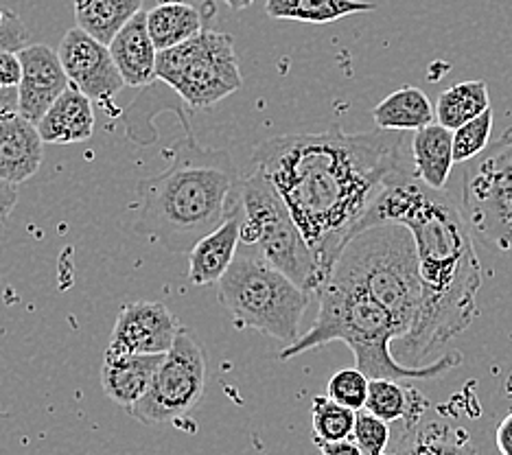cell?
<instances>
[{
    "mask_svg": "<svg viewBox=\"0 0 512 455\" xmlns=\"http://www.w3.org/2000/svg\"><path fill=\"white\" fill-rule=\"evenodd\" d=\"M143 0H75L77 27L108 44L141 9Z\"/></svg>",
    "mask_w": 512,
    "mask_h": 455,
    "instance_id": "obj_25",
    "label": "cell"
},
{
    "mask_svg": "<svg viewBox=\"0 0 512 455\" xmlns=\"http://www.w3.org/2000/svg\"><path fill=\"white\" fill-rule=\"evenodd\" d=\"M241 202L230 217L189 252V280L195 287L219 283L237 259L241 243Z\"/></svg>",
    "mask_w": 512,
    "mask_h": 455,
    "instance_id": "obj_15",
    "label": "cell"
},
{
    "mask_svg": "<svg viewBox=\"0 0 512 455\" xmlns=\"http://www.w3.org/2000/svg\"><path fill=\"white\" fill-rule=\"evenodd\" d=\"M206 390V355L191 331L180 329L162 359L149 392L130 414L145 425H165L189 416Z\"/></svg>",
    "mask_w": 512,
    "mask_h": 455,
    "instance_id": "obj_10",
    "label": "cell"
},
{
    "mask_svg": "<svg viewBox=\"0 0 512 455\" xmlns=\"http://www.w3.org/2000/svg\"><path fill=\"white\" fill-rule=\"evenodd\" d=\"M429 401L412 385L394 379H370L364 410L386 423L414 425L423 420Z\"/></svg>",
    "mask_w": 512,
    "mask_h": 455,
    "instance_id": "obj_21",
    "label": "cell"
},
{
    "mask_svg": "<svg viewBox=\"0 0 512 455\" xmlns=\"http://www.w3.org/2000/svg\"><path fill=\"white\" fill-rule=\"evenodd\" d=\"M353 440L366 455H386L390 445V423L366 410H359Z\"/></svg>",
    "mask_w": 512,
    "mask_h": 455,
    "instance_id": "obj_30",
    "label": "cell"
},
{
    "mask_svg": "<svg viewBox=\"0 0 512 455\" xmlns=\"http://www.w3.org/2000/svg\"><path fill=\"white\" fill-rule=\"evenodd\" d=\"M29 31L16 11L0 7V51L20 53L29 46Z\"/></svg>",
    "mask_w": 512,
    "mask_h": 455,
    "instance_id": "obj_31",
    "label": "cell"
},
{
    "mask_svg": "<svg viewBox=\"0 0 512 455\" xmlns=\"http://www.w3.org/2000/svg\"><path fill=\"white\" fill-rule=\"evenodd\" d=\"M327 280L366 291L392 315L401 337L410 333L421 309L423 280L416 239L407 226L386 221L359 230L344 243Z\"/></svg>",
    "mask_w": 512,
    "mask_h": 455,
    "instance_id": "obj_5",
    "label": "cell"
},
{
    "mask_svg": "<svg viewBox=\"0 0 512 455\" xmlns=\"http://www.w3.org/2000/svg\"><path fill=\"white\" fill-rule=\"evenodd\" d=\"M18 112V88H0V116Z\"/></svg>",
    "mask_w": 512,
    "mask_h": 455,
    "instance_id": "obj_36",
    "label": "cell"
},
{
    "mask_svg": "<svg viewBox=\"0 0 512 455\" xmlns=\"http://www.w3.org/2000/svg\"><path fill=\"white\" fill-rule=\"evenodd\" d=\"M370 379L359 368H344L329 379L327 396L331 401L359 412L366 407Z\"/></svg>",
    "mask_w": 512,
    "mask_h": 455,
    "instance_id": "obj_29",
    "label": "cell"
},
{
    "mask_svg": "<svg viewBox=\"0 0 512 455\" xmlns=\"http://www.w3.org/2000/svg\"><path fill=\"white\" fill-rule=\"evenodd\" d=\"M377 7L366 0H265L267 16L274 20L327 25L346 16L368 14Z\"/></svg>",
    "mask_w": 512,
    "mask_h": 455,
    "instance_id": "obj_24",
    "label": "cell"
},
{
    "mask_svg": "<svg viewBox=\"0 0 512 455\" xmlns=\"http://www.w3.org/2000/svg\"><path fill=\"white\" fill-rule=\"evenodd\" d=\"M252 162L283 197L324 283L383 189L414 171L412 138L379 127L276 136L254 149Z\"/></svg>",
    "mask_w": 512,
    "mask_h": 455,
    "instance_id": "obj_1",
    "label": "cell"
},
{
    "mask_svg": "<svg viewBox=\"0 0 512 455\" xmlns=\"http://www.w3.org/2000/svg\"><path fill=\"white\" fill-rule=\"evenodd\" d=\"M493 132V108L486 110L477 119L464 123L453 132V158L456 162H467L482 154L491 145Z\"/></svg>",
    "mask_w": 512,
    "mask_h": 455,
    "instance_id": "obj_28",
    "label": "cell"
},
{
    "mask_svg": "<svg viewBox=\"0 0 512 455\" xmlns=\"http://www.w3.org/2000/svg\"><path fill=\"white\" fill-rule=\"evenodd\" d=\"M16 204H18V186L0 180V226H3L7 217L14 213Z\"/></svg>",
    "mask_w": 512,
    "mask_h": 455,
    "instance_id": "obj_33",
    "label": "cell"
},
{
    "mask_svg": "<svg viewBox=\"0 0 512 455\" xmlns=\"http://www.w3.org/2000/svg\"><path fill=\"white\" fill-rule=\"evenodd\" d=\"M147 29L158 53L193 40L204 31L202 14L182 0H165L147 11Z\"/></svg>",
    "mask_w": 512,
    "mask_h": 455,
    "instance_id": "obj_23",
    "label": "cell"
},
{
    "mask_svg": "<svg viewBox=\"0 0 512 455\" xmlns=\"http://www.w3.org/2000/svg\"><path fill=\"white\" fill-rule=\"evenodd\" d=\"M386 221L407 226L416 239L423 300L410 333L392 344V353L405 366L418 368L425 357L467 331L477 318L482 265L460 210L445 193L418 180L414 171L403 173L383 189L357 232Z\"/></svg>",
    "mask_w": 512,
    "mask_h": 455,
    "instance_id": "obj_2",
    "label": "cell"
},
{
    "mask_svg": "<svg viewBox=\"0 0 512 455\" xmlns=\"http://www.w3.org/2000/svg\"><path fill=\"white\" fill-rule=\"evenodd\" d=\"M460 213L473 239L491 250H512V127L464 171Z\"/></svg>",
    "mask_w": 512,
    "mask_h": 455,
    "instance_id": "obj_9",
    "label": "cell"
},
{
    "mask_svg": "<svg viewBox=\"0 0 512 455\" xmlns=\"http://www.w3.org/2000/svg\"><path fill=\"white\" fill-rule=\"evenodd\" d=\"M217 285V298L235 329L259 331L285 346L300 337V322L311 294L267 265L256 252H239Z\"/></svg>",
    "mask_w": 512,
    "mask_h": 455,
    "instance_id": "obj_6",
    "label": "cell"
},
{
    "mask_svg": "<svg viewBox=\"0 0 512 455\" xmlns=\"http://www.w3.org/2000/svg\"><path fill=\"white\" fill-rule=\"evenodd\" d=\"M180 329L176 315L162 302H130L114 322L106 355H167Z\"/></svg>",
    "mask_w": 512,
    "mask_h": 455,
    "instance_id": "obj_12",
    "label": "cell"
},
{
    "mask_svg": "<svg viewBox=\"0 0 512 455\" xmlns=\"http://www.w3.org/2000/svg\"><path fill=\"white\" fill-rule=\"evenodd\" d=\"M110 53L127 86L143 88L156 79L158 49L149 35L145 11H138V14L116 33V38L110 42Z\"/></svg>",
    "mask_w": 512,
    "mask_h": 455,
    "instance_id": "obj_16",
    "label": "cell"
},
{
    "mask_svg": "<svg viewBox=\"0 0 512 455\" xmlns=\"http://www.w3.org/2000/svg\"><path fill=\"white\" fill-rule=\"evenodd\" d=\"M318 318L307 333L294 344L285 346L278 359L287 361L307 350H316L329 342H344L353 350L357 366L368 379H436L456 368L462 355L451 350L429 366L410 368L394 357L392 344L399 340V329L392 315L366 291L327 280L318 289Z\"/></svg>",
    "mask_w": 512,
    "mask_h": 455,
    "instance_id": "obj_4",
    "label": "cell"
},
{
    "mask_svg": "<svg viewBox=\"0 0 512 455\" xmlns=\"http://www.w3.org/2000/svg\"><path fill=\"white\" fill-rule=\"evenodd\" d=\"M322 455H366L353 438L340 442H316Z\"/></svg>",
    "mask_w": 512,
    "mask_h": 455,
    "instance_id": "obj_34",
    "label": "cell"
},
{
    "mask_svg": "<svg viewBox=\"0 0 512 455\" xmlns=\"http://www.w3.org/2000/svg\"><path fill=\"white\" fill-rule=\"evenodd\" d=\"M237 191L243 213L241 243L316 296L324 283L318 261L274 184L254 169L248 178L239 180Z\"/></svg>",
    "mask_w": 512,
    "mask_h": 455,
    "instance_id": "obj_7",
    "label": "cell"
},
{
    "mask_svg": "<svg viewBox=\"0 0 512 455\" xmlns=\"http://www.w3.org/2000/svg\"><path fill=\"white\" fill-rule=\"evenodd\" d=\"M38 130L44 143L51 145L84 143V140L95 134L92 101L75 86H68L60 99L51 105L49 112L42 116Z\"/></svg>",
    "mask_w": 512,
    "mask_h": 455,
    "instance_id": "obj_18",
    "label": "cell"
},
{
    "mask_svg": "<svg viewBox=\"0 0 512 455\" xmlns=\"http://www.w3.org/2000/svg\"><path fill=\"white\" fill-rule=\"evenodd\" d=\"M239 180L228 151L202 147L189 134L165 171L138 184L134 228L169 252L189 254L239 206Z\"/></svg>",
    "mask_w": 512,
    "mask_h": 455,
    "instance_id": "obj_3",
    "label": "cell"
},
{
    "mask_svg": "<svg viewBox=\"0 0 512 455\" xmlns=\"http://www.w3.org/2000/svg\"><path fill=\"white\" fill-rule=\"evenodd\" d=\"M165 355H116L101 366V385L110 399L132 410L149 392Z\"/></svg>",
    "mask_w": 512,
    "mask_h": 455,
    "instance_id": "obj_17",
    "label": "cell"
},
{
    "mask_svg": "<svg viewBox=\"0 0 512 455\" xmlns=\"http://www.w3.org/2000/svg\"><path fill=\"white\" fill-rule=\"evenodd\" d=\"M379 130L390 132H418L423 127L432 125L436 119V108L427 99L423 90L414 86H403L390 97L383 99L372 110Z\"/></svg>",
    "mask_w": 512,
    "mask_h": 455,
    "instance_id": "obj_22",
    "label": "cell"
},
{
    "mask_svg": "<svg viewBox=\"0 0 512 455\" xmlns=\"http://www.w3.org/2000/svg\"><path fill=\"white\" fill-rule=\"evenodd\" d=\"M156 79L178 92L193 110H208L243 86L235 42L228 33L204 29L193 40L160 51Z\"/></svg>",
    "mask_w": 512,
    "mask_h": 455,
    "instance_id": "obj_8",
    "label": "cell"
},
{
    "mask_svg": "<svg viewBox=\"0 0 512 455\" xmlns=\"http://www.w3.org/2000/svg\"><path fill=\"white\" fill-rule=\"evenodd\" d=\"M412 162L414 175L429 189L442 191L449 180L453 162V132L432 123L412 136Z\"/></svg>",
    "mask_w": 512,
    "mask_h": 455,
    "instance_id": "obj_19",
    "label": "cell"
},
{
    "mask_svg": "<svg viewBox=\"0 0 512 455\" xmlns=\"http://www.w3.org/2000/svg\"><path fill=\"white\" fill-rule=\"evenodd\" d=\"M22 79L20 55L14 51H0V88H18Z\"/></svg>",
    "mask_w": 512,
    "mask_h": 455,
    "instance_id": "obj_32",
    "label": "cell"
},
{
    "mask_svg": "<svg viewBox=\"0 0 512 455\" xmlns=\"http://www.w3.org/2000/svg\"><path fill=\"white\" fill-rule=\"evenodd\" d=\"M226 3L232 7V9H246V7H250L254 0H226Z\"/></svg>",
    "mask_w": 512,
    "mask_h": 455,
    "instance_id": "obj_37",
    "label": "cell"
},
{
    "mask_svg": "<svg viewBox=\"0 0 512 455\" xmlns=\"http://www.w3.org/2000/svg\"><path fill=\"white\" fill-rule=\"evenodd\" d=\"M386 455H475L467 431L453 429L442 420L403 423L399 445Z\"/></svg>",
    "mask_w": 512,
    "mask_h": 455,
    "instance_id": "obj_20",
    "label": "cell"
},
{
    "mask_svg": "<svg viewBox=\"0 0 512 455\" xmlns=\"http://www.w3.org/2000/svg\"><path fill=\"white\" fill-rule=\"evenodd\" d=\"M44 140L36 123L18 112L0 116V180L22 184L38 173Z\"/></svg>",
    "mask_w": 512,
    "mask_h": 455,
    "instance_id": "obj_14",
    "label": "cell"
},
{
    "mask_svg": "<svg viewBox=\"0 0 512 455\" xmlns=\"http://www.w3.org/2000/svg\"><path fill=\"white\" fill-rule=\"evenodd\" d=\"M495 445L502 455H512V412L499 423L495 434Z\"/></svg>",
    "mask_w": 512,
    "mask_h": 455,
    "instance_id": "obj_35",
    "label": "cell"
},
{
    "mask_svg": "<svg viewBox=\"0 0 512 455\" xmlns=\"http://www.w3.org/2000/svg\"><path fill=\"white\" fill-rule=\"evenodd\" d=\"M57 53H60L71 86L84 92L90 101L106 105L110 112H114V97L127 84L116 68L110 46L75 27L66 31Z\"/></svg>",
    "mask_w": 512,
    "mask_h": 455,
    "instance_id": "obj_11",
    "label": "cell"
},
{
    "mask_svg": "<svg viewBox=\"0 0 512 455\" xmlns=\"http://www.w3.org/2000/svg\"><path fill=\"white\" fill-rule=\"evenodd\" d=\"M486 110H491V97L484 81H462L438 97L436 119L442 127L456 132L458 127L482 116Z\"/></svg>",
    "mask_w": 512,
    "mask_h": 455,
    "instance_id": "obj_26",
    "label": "cell"
},
{
    "mask_svg": "<svg viewBox=\"0 0 512 455\" xmlns=\"http://www.w3.org/2000/svg\"><path fill=\"white\" fill-rule=\"evenodd\" d=\"M313 440L316 442H340L353 438L357 412L351 407L331 401L329 396H316L311 403Z\"/></svg>",
    "mask_w": 512,
    "mask_h": 455,
    "instance_id": "obj_27",
    "label": "cell"
},
{
    "mask_svg": "<svg viewBox=\"0 0 512 455\" xmlns=\"http://www.w3.org/2000/svg\"><path fill=\"white\" fill-rule=\"evenodd\" d=\"M22 79L18 86V114L40 123L51 105L71 86L60 53L46 44H29L20 53Z\"/></svg>",
    "mask_w": 512,
    "mask_h": 455,
    "instance_id": "obj_13",
    "label": "cell"
}]
</instances>
